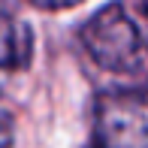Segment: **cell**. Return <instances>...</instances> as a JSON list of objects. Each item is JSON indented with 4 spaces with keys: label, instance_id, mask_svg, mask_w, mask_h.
<instances>
[{
    "label": "cell",
    "instance_id": "obj_1",
    "mask_svg": "<svg viewBox=\"0 0 148 148\" xmlns=\"http://www.w3.org/2000/svg\"><path fill=\"white\" fill-rule=\"evenodd\" d=\"M85 51L106 73L139 76L148 70V39L121 3H106L79 30Z\"/></svg>",
    "mask_w": 148,
    "mask_h": 148
},
{
    "label": "cell",
    "instance_id": "obj_2",
    "mask_svg": "<svg viewBox=\"0 0 148 148\" xmlns=\"http://www.w3.org/2000/svg\"><path fill=\"white\" fill-rule=\"evenodd\" d=\"M91 148H148V85L97 97Z\"/></svg>",
    "mask_w": 148,
    "mask_h": 148
},
{
    "label": "cell",
    "instance_id": "obj_3",
    "mask_svg": "<svg viewBox=\"0 0 148 148\" xmlns=\"http://www.w3.org/2000/svg\"><path fill=\"white\" fill-rule=\"evenodd\" d=\"M33 58V33L18 15L0 6V70H24Z\"/></svg>",
    "mask_w": 148,
    "mask_h": 148
},
{
    "label": "cell",
    "instance_id": "obj_4",
    "mask_svg": "<svg viewBox=\"0 0 148 148\" xmlns=\"http://www.w3.org/2000/svg\"><path fill=\"white\" fill-rule=\"evenodd\" d=\"M30 6H36V9H49V12H58V9H70V6H79L85 3V0H27Z\"/></svg>",
    "mask_w": 148,
    "mask_h": 148
},
{
    "label": "cell",
    "instance_id": "obj_5",
    "mask_svg": "<svg viewBox=\"0 0 148 148\" xmlns=\"http://www.w3.org/2000/svg\"><path fill=\"white\" fill-rule=\"evenodd\" d=\"M9 145H12V127H9V121L0 115V148H9Z\"/></svg>",
    "mask_w": 148,
    "mask_h": 148
}]
</instances>
